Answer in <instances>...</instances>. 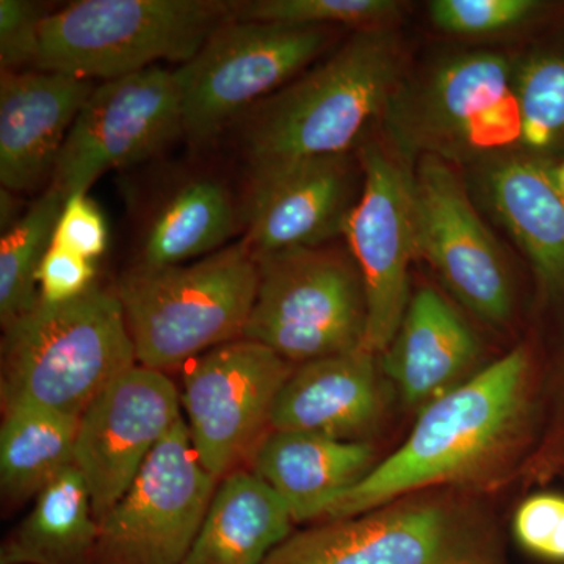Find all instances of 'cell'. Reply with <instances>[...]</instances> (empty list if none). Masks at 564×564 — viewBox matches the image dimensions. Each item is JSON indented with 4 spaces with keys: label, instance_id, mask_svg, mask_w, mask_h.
Returning a JSON list of instances; mask_svg holds the SVG:
<instances>
[{
    "label": "cell",
    "instance_id": "484cf974",
    "mask_svg": "<svg viewBox=\"0 0 564 564\" xmlns=\"http://www.w3.org/2000/svg\"><path fill=\"white\" fill-rule=\"evenodd\" d=\"M66 199L47 185L24 215L0 239V325L31 313L40 303L39 272L54 240L55 228Z\"/></svg>",
    "mask_w": 564,
    "mask_h": 564
},
{
    "label": "cell",
    "instance_id": "52a82bcc",
    "mask_svg": "<svg viewBox=\"0 0 564 564\" xmlns=\"http://www.w3.org/2000/svg\"><path fill=\"white\" fill-rule=\"evenodd\" d=\"M254 259L258 292L243 339L293 366L364 347L366 292L350 252L321 245Z\"/></svg>",
    "mask_w": 564,
    "mask_h": 564
},
{
    "label": "cell",
    "instance_id": "ba28073f",
    "mask_svg": "<svg viewBox=\"0 0 564 564\" xmlns=\"http://www.w3.org/2000/svg\"><path fill=\"white\" fill-rule=\"evenodd\" d=\"M491 527L448 497H403L285 538L263 564H496Z\"/></svg>",
    "mask_w": 564,
    "mask_h": 564
},
{
    "label": "cell",
    "instance_id": "1f68e13d",
    "mask_svg": "<svg viewBox=\"0 0 564 564\" xmlns=\"http://www.w3.org/2000/svg\"><path fill=\"white\" fill-rule=\"evenodd\" d=\"M52 243L91 262L106 252L109 229L102 212L88 198V193H76L66 199Z\"/></svg>",
    "mask_w": 564,
    "mask_h": 564
},
{
    "label": "cell",
    "instance_id": "e575fe53",
    "mask_svg": "<svg viewBox=\"0 0 564 564\" xmlns=\"http://www.w3.org/2000/svg\"><path fill=\"white\" fill-rule=\"evenodd\" d=\"M549 163H551V173L552 177H554L555 185L564 195V158L556 159V161H549Z\"/></svg>",
    "mask_w": 564,
    "mask_h": 564
},
{
    "label": "cell",
    "instance_id": "6da1fadb",
    "mask_svg": "<svg viewBox=\"0 0 564 564\" xmlns=\"http://www.w3.org/2000/svg\"><path fill=\"white\" fill-rule=\"evenodd\" d=\"M532 362L514 348L421 411L413 432L321 522L352 518L437 485L475 480L510 454L530 404Z\"/></svg>",
    "mask_w": 564,
    "mask_h": 564
},
{
    "label": "cell",
    "instance_id": "ac0fdd59",
    "mask_svg": "<svg viewBox=\"0 0 564 564\" xmlns=\"http://www.w3.org/2000/svg\"><path fill=\"white\" fill-rule=\"evenodd\" d=\"M380 356L359 347L296 366L282 386L270 432L369 443L383 419Z\"/></svg>",
    "mask_w": 564,
    "mask_h": 564
},
{
    "label": "cell",
    "instance_id": "603a6c76",
    "mask_svg": "<svg viewBox=\"0 0 564 564\" xmlns=\"http://www.w3.org/2000/svg\"><path fill=\"white\" fill-rule=\"evenodd\" d=\"M242 221L225 182L196 176L177 185L152 212L133 267L166 269L220 251Z\"/></svg>",
    "mask_w": 564,
    "mask_h": 564
},
{
    "label": "cell",
    "instance_id": "d6a6232c",
    "mask_svg": "<svg viewBox=\"0 0 564 564\" xmlns=\"http://www.w3.org/2000/svg\"><path fill=\"white\" fill-rule=\"evenodd\" d=\"M95 278V263L52 243L40 267V300L50 304L73 302L90 291Z\"/></svg>",
    "mask_w": 564,
    "mask_h": 564
},
{
    "label": "cell",
    "instance_id": "8fae6325",
    "mask_svg": "<svg viewBox=\"0 0 564 564\" xmlns=\"http://www.w3.org/2000/svg\"><path fill=\"white\" fill-rule=\"evenodd\" d=\"M218 484L196 455L182 419L99 521L93 564H181Z\"/></svg>",
    "mask_w": 564,
    "mask_h": 564
},
{
    "label": "cell",
    "instance_id": "5b68a950",
    "mask_svg": "<svg viewBox=\"0 0 564 564\" xmlns=\"http://www.w3.org/2000/svg\"><path fill=\"white\" fill-rule=\"evenodd\" d=\"M218 0H79L47 14L36 69L111 80L158 62L185 65L232 17Z\"/></svg>",
    "mask_w": 564,
    "mask_h": 564
},
{
    "label": "cell",
    "instance_id": "7a4b0ae2",
    "mask_svg": "<svg viewBox=\"0 0 564 564\" xmlns=\"http://www.w3.org/2000/svg\"><path fill=\"white\" fill-rule=\"evenodd\" d=\"M403 82L402 44L389 28L352 33L313 69L237 122L250 166L350 154Z\"/></svg>",
    "mask_w": 564,
    "mask_h": 564
},
{
    "label": "cell",
    "instance_id": "83f0119b",
    "mask_svg": "<svg viewBox=\"0 0 564 564\" xmlns=\"http://www.w3.org/2000/svg\"><path fill=\"white\" fill-rule=\"evenodd\" d=\"M395 0H251L234 2L232 20L273 22L299 28H389L402 14Z\"/></svg>",
    "mask_w": 564,
    "mask_h": 564
},
{
    "label": "cell",
    "instance_id": "4316f807",
    "mask_svg": "<svg viewBox=\"0 0 564 564\" xmlns=\"http://www.w3.org/2000/svg\"><path fill=\"white\" fill-rule=\"evenodd\" d=\"M519 144L536 158H564V50H538L514 63Z\"/></svg>",
    "mask_w": 564,
    "mask_h": 564
},
{
    "label": "cell",
    "instance_id": "f1b7e54d",
    "mask_svg": "<svg viewBox=\"0 0 564 564\" xmlns=\"http://www.w3.org/2000/svg\"><path fill=\"white\" fill-rule=\"evenodd\" d=\"M543 9L536 0H434L429 3L434 28L447 35L480 39L519 28Z\"/></svg>",
    "mask_w": 564,
    "mask_h": 564
},
{
    "label": "cell",
    "instance_id": "30bf717a",
    "mask_svg": "<svg viewBox=\"0 0 564 564\" xmlns=\"http://www.w3.org/2000/svg\"><path fill=\"white\" fill-rule=\"evenodd\" d=\"M295 367L272 348L243 337L184 366V421L196 455L218 481L250 469Z\"/></svg>",
    "mask_w": 564,
    "mask_h": 564
},
{
    "label": "cell",
    "instance_id": "7c38bea8",
    "mask_svg": "<svg viewBox=\"0 0 564 564\" xmlns=\"http://www.w3.org/2000/svg\"><path fill=\"white\" fill-rule=\"evenodd\" d=\"M180 137L184 122L176 69L158 65L104 80L77 115L50 185L65 199L88 193L104 174L148 161Z\"/></svg>",
    "mask_w": 564,
    "mask_h": 564
},
{
    "label": "cell",
    "instance_id": "e0dca14e",
    "mask_svg": "<svg viewBox=\"0 0 564 564\" xmlns=\"http://www.w3.org/2000/svg\"><path fill=\"white\" fill-rule=\"evenodd\" d=\"M91 80L55 70H2L0 77V184L39 191L52 180L77 115L95 90Z\"/></svg>",
    "mask_w": 564,
    "mask_h": 564
},
{
    "label": "cell",
    "instance_id": "d4e9b609",
    "mask_svg": "<svg viewBox=\"0 0 564 564\" xmlns=\"http://www.w3.org/2000/svg\"><path fill=\"white\" fill-rule=\"evenodd\" d=\"M79 421L32 404L3 408L0 491L7 508L33 502L74 466Z\"/></svg>",
    "mask_w": 564,
    "mask_h": 564
},
{
    "label": "cell",
    "instance_id": "9c48e42d",
    "mask_svg": "<svg viewBox=\"0 0 564 564\" xmlns=\"http://www.w3.org/2000/svg\"><path fill=\"white\" fill-rule=\"evenodd\" d=\"M332 29L273 22H223L202 51L176 69L184 137L206 147L258 104L303 74L332 41Z\"/></svg>",
    "mask_w": 564,
    "mask_h": 564
},
{
    "label": "cell",
    "instance_id": "f546056e",
    "mask_svg": "<svg viewBox=\"0 0 564 564\" xmlns=\"http://www.w3.org/2000/svg\"><path fill=\"white\" fill-rule=\"evenodd\" d=\"M50 11L31 0H0V66L33 69L40 57L41 29Z\"/></svg>",
    "mask_w": 564,
    "mask_h": 564
},
{
    "label": "cell",
    "instance_id": "2e32d148",
    "mask_svg": "<svg viewBox=\"0 0 564 564\" xmlns=\"http://www.w3.org/2000/svg\"><path fill=\"white\" fill-rule=\"evenodd\" d=\"M355 195L350 154L250 166L243 242L254 256L326 245L344 236Z\"/></svg>",
    "mask_w": 564,
    "mask_h": 564
},
{
    "label": "cell",
    "instance_id": "836d02e7",
    "mask_svg": "<svg viewBox=\"0 0 564 564\" xmlns=\"http://www.w3.org/2000/svg\"><path fill=\"white\" fill-rule=\"evenodd\" d=\"M20 193L11 192L9 188L0 191V231H9L11 226L20 221L25 210H22Z\"/></svg>",
    "mask_w": 564,
    "mask_h": 564
},
{
    "label": "cell",
    "instance_id": "7402d4cb",
    "mask_svg": "<svg viewBox=\"0 0 564 564\" xmlns=\"http://www.w3.org/2000/svg\"><path fill=\"white\" fill-rule=\"evenodd\" d=\"M285 505L252 470L223 478L181 564H263L291 536Z\"/></svg>",
    "mask_w": 564,
    "mask_h": 564
},
{
    "label": "cell",
    "instance_id": "277c9868",
    "mask_svg": "<svg viewBox=\"0 0 564 564\" xmlns=\"http://www.w3.org/2000/svg\"><path fill=\"white\" fill-rule=\"evenodd\" d=\"M137 361L159 372L242 339L258 292V265L243 242L166 267H132L115 285Z\"/></svg>",
    "mask_w": 564,
    "mask_h": 564
},
{
    "label": "cell",
    "instance_id": "4fadbf2b",
    "mask_svg": "<svg viewBox=\"0 0 564 564\" xmlns=\"http://www.w3.org/2000/svg\"><path fill=\"white\" fill-rule=\"evenodd\" d=\"M359 165L361 192L344 236L366 292L364 348L380 356L395 336L411 300L410 263L417 258L413 169L397 150L377 143L364 144Z\"/></svg>",
    "mask_w": 564,
    "mask_h": 564
},
{
    "label": "cell",
    "instance_id": "44dd1931",
    "mask_svg": "<svg viewBox=\"0 0 564 564\" xmlns=\"http://www.w3.org/2000/svg\"><path fill=\"white\" fill-rule=\"evenodd\" d=\"M377 463L370 443L270 432L259 445L250 470L280 497L295 524H317L329 507Z\"/></svg>",
    "mask_w": 564,
    "mask_h": 564
},
{
    "label": "cell",
    "instance_id": "5bb4252c",
    "mask_svg": "<svg viewBox=\"0 0 564 564\" xmlns=\"http://www.w3.org/2000/svg\"><path fill=\"white\" fill-rule=\"evenodd\" d=\"M415 256L425 259L456 300L481 321L513 315V284L491 232L451 162L419 155L413 169Z\"/></svg>",
    "mask_w": 564,
    "mask_h": 564
},
{
    "label": "cell",
    "instance_id": "9a60e30c",
    "mask_svg": "<svg viewBox=\"0 0 564 564\" xmlns=\"http://www.w3.org/2000/svg\"><path fill=\"white\" fill-rule=\"evenodd\" d=\"M182 419L180 388L169 373L140 364L120 375L82 414L74 466L87 485L98 522Z\"/></svg>",
    "mask_w": 564,
    "mask_h": 564
},
{
    "label": "cell",
    "instance_id": "8992f818",
    "mask_svg": "<svg viewBox=\"0 0 564 564\" xmlns=\"http://www.w3.org/2000/svg\"><path fill=\"white\" fill-rule=\"evenodd\" d=\"M386 118L395 150L447 162L485 159L519 144L514 63L494 51L448 55L400 85Z\"/></svg>",
    "mask_w": 564,
    "mask_h": 564
},
{
    "label": "cell",
    "instance_id": "4dcf8cb0",
    "mask_svg": "<svg viewBox=\"0 0 564 564\" xmlns=\"http://www.w3.org/2000/svg\"><path fill=\"white\" fill-rule=\"evenodd\" d=\"M514 534L530 554L564 563V497L540 494L524 500L514 514Z\"/></svg>",
    "mask_w": 564,
    "mask_h": 564
},
{
    "label": "cell",
    "instance_id": "ffe728a7",
    "mask_svg": "<svg viewBox=\"0 0 564 564\" xmlns=\"http://www.w3.org/2000/svg\"><path fill=\"white\" fill-rule=\"evenodd\" d=\"M481 195L551 295L564 292V195L547 159L508 151L481 161Z\"/></svg>",
    "mask_w": 564,
    "mask_h": 564
},
{
    "label": "cell",
    "instance_id": "cb8c5ba5",
    "mask_svg": "<svg viewBox=\"0 0 564 564\" xmlns=\"http://www.w3.org/2000/svg\"><path fill=\"white\" fill-rule=\"evenodd\" d=\"M99 522L84 478L70 466L33 500L0 544V564H93Z\"/></svg>",
    "mask_w": 564,
    "mask_h": 564
},
{
    "label": "cell",
    "instance_id": "3957f363",
    "mask_svg": "<svg viewBox=\"0 0 564 564\" xmlns=\"http://www.w3.org/2000/svg\"><path fill=\"white\" fill-rule=\"evenodd\" d=\"M115 289L95 284L73 302H41L9 328L0 347V403L32 404L74 417L137 366Z\"/></svg>",
    "mask_w": 564,
    "mask_h": 564
},
{
    "label": "cell",
    "instance_id": "d6986e66",
    "mask_svg": "<svg viewBox=\"0 0 564 564\" xmlns=\"http://www.w3.org/2000/svg\"><path fill=\"white\" fill-rule=\"evenodd\" d=\"M480 352L477 336L458 311L441 293L425 288L411 296L380 364L404 403L423 410L469 380Z\"/></svg>",
    "mask_w": 564,
    "mask_h": 564
}]
</instances>
